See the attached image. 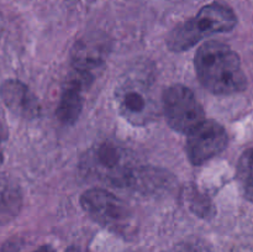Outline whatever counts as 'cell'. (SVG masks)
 <instances>
[{"label":"cell","mask_w":253,"mask_h":252,"mask_svg":"<svg viewBox=\"0 0 253 252\" xmlns=\"http://www.w3.org/2000/svg\"><path fill=\"white\" fill-rule=\"evenodd\" d=\"M236 24L237 17L231 7L222 2H211L203 6L197 16L177 25L168 36L167 44L174 52L185 51L204 37L231 31Z\"/></svg>","instance_id":"3957f363"},{"label":"cell","mask_w":253,"mask_h":252,"mask_svg":"<svg viewBox=\"0 0 253 252\" xmlns=\"http://www.w3.org/2000/svg\"><path fill=\"white\" fill-rule=\"evenodd\" d=\"M6 138V132H5L4 130V126L0 124V165H1L2 162V152H1V145L2 142H4V140Z\"/></svg>","instance_id":"7c38bea8"},{"label":"cell","mask_w":253,"mask_h":252,"mask_svg":"<svg viewBox=\"0 0 253 252\" xmlns=\"http://www.w3.org/2000/svg\"><path fill=\"white\" fill-rule=\"evenodd\" d=\"M194 63L200 83L210 93L231 95L246 89L247 78L239 54L222 42L203 43Z\"/></svg>","instance_id":"6da1fadb"},{"label":"cell","mask_w":253,"mask_h":252,"mask_svg":"<svg viewBox=\"0 0 253 252\" xmlns=\"http://www.w3.org/2000/svg\"><path fill=\"white\" fill-rule=\"evenodd\" d=\"M162 108L168 125L180 133H189L205 120L202 104L188 86L170 85L162 94Z\"/></svg>","instance_id":"8992f818"},{"label":"cell","mask_w":253,"mask_h":252,"mask_svg":"<svg viewBox=\"0 0 253 252\" xmlns=\"http://www.w3.org/2000/svg\"><path fill=\"white\" fill-rule=\"evenodd\" d=\"M93 77L74 72V76L67 82L57 106L56 115L64 125H73L78 120L83 109V90L90 84Z\"/></svg>","instance_id":"9c48e42d"},{"label":"cell","mask_w":253,"mask_h":252,"mask_svg":"<svg viewBox=\"0 0 253 252\" xmlns=\"http://www.w3.org/2000/svg\"><path fill=\"white\" fill-rule=\"evenodd\" d=\"M110 51V42L104 35L91 34L81 37L72 48L74 72L93 77V71L105 62Z\"/></svg>","instance_id":"ba28073f"},{"label":"cell","mask_w":253,"mask_h":252,"mask_svg":"<svg viewBox=\"0 0 253 252\" xmlns=\"http://www.w3.org/2000/svg\"><path fill=\"white\" fill-rule=\"evenodd\" d=\"M0 96L14 114L26 119L40 115V104L31 90L20 81L9 79L0 86Z\"/></svg>","instance_id":"30bf717a"},{"label":"cell","mask_w":253,"mask_h":252,"mask_svg":"<svg viewBox=\"0 0 253 252\" xmlns=\"http://www.w3.org/2000/svg\"><path fill=\"white\" fill-rule=\"evenodd\" d=\"M236 175L244 195L253 203V148H249L241 155Z\"/></svg>","instance_id":"8fae6325"},{"label":"cell","mask_w":253,"mask_h":252,"mask_svg":"<svg viewBox=\"0 0 253 252\" xmlns=\"http://www.w3.org/2000/svg\"><path fill=\"white\" fill-rule=\"evenodd\" d=\"M32 252H56V251H54V250L52 249V247H49V246H42V247H40V249L35 250V251H32Z\"/></svg>","instance_id":"4fadbf2b"},{"label":"cell","mask_w":253,"mask_h":252,"mask_svg":"<svg viewBox=\"0 0 253 252\" xmlns=\"http://www.w3.org/2000/svg\"><path fill=\"white\" fill-rule=\"evenodd\" d=\"M81 167L85 177L114 187L146 184L148 174L127 148L111 141L91 147L82 158Z\"/></svg>","instance_id":"7a4b0ae2"},{"label":"cell","mask_w":253,"mask_h":252,"mask_svg":"<svg viewBox=\"0 0 253 252\" xmlns=\"http://www.w3.org/2000/svg\"><path fill=\"white\" fill-rule=\"evenodd\" d=\"M81 205L95 222L110 231L128 235L133 231V212L127 204L101 188H94L83 193Z\"/></svg>","instance_id":"5b68a950"},{"label":"cell","mask_w":253,"mask_h":252,"mask_svg":"<svg viewBox=\"0 0 253 252\" xmlns=\"http://www.w3.org/2000/svg\"><path fill=\"white\" fill-rule=\"evenodd\" d=\"M130 252H138V251H130Z\"/></svg>","instance_id":"5bb4252c"},{"label":"cell","mask_w":253,"mask_h":252,"mask_svg":"<svg viewBox=\"0 0 253 252\" xmlns=\"http://www.w3.org/2000/svg\"><path fill=\"white\" fill-rule=\"evenodd\" d=\"M227 143L229 136L224 126L215 120L205 119L188 133L185 150L193 165L202 166L220 155L226 148Z\"/></svg>","instance_id":"52a82bcc"},{"label":"cell","mask_w":253,"mask_h":252,"mask_svg":"<svg viewBox=\"0 0 253 252\" xmlns=\"http://www.w3.org/2000/svg\"><path fill=\"white\" fill-rule=\"evenodd\" d=\"M116 109L125 120L136 126L152 123L158 115V104L146 77L133 76L124 79L115 91Z\"/></svg>","instance_id":"277c9868"}]
</instances>
